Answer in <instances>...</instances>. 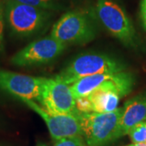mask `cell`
I'll return each mask as SVG.
<instances>
[{"instance_id":"6da1fadb","label":"cell","mask_w":146,"mask_h":146,"mask_svg":"<svg viewBox=\"0 0 146 146\" xmlns=\"http://www.w3.org/2000/svg\"><path fill=\"white\" fill-rule=\"evenodd\" d=\"M133 76L125 70L111 74L98 88L76 99V110L81 113H107L118 109L120 99L131 91Z\"/></svg>"},{"instance_id":"7a4b0ae2","label":"cell","mask_w":146,"mask_h":146,"mask_svg":"<svg viewBox=\"0 0 146 146\" xmlns=\"http://www.w3.org/2000/svg\"><path fill=\"white\" fill-rule=\"evenodd\" d=\"M78 113L87 146H107L118 140L123 108L107 113Z\"/></svg>"},{"instance_id":"3957f363","label":"cell","mask_w":146,"mask_h":146,"mask_svg":"<svg viewBox=\"0 0 146 146\" xmlns=\"http://www.w3.org/2000/svg\"><path fill=\"white\" fill-rule=\"evenodd\" d=\"M4 16L7 24L13 34L28 36L40 31L49 20V10L17 3L13 0H3Z\"/></svg>"},{"instance_id":"277c9868","label":"cell","mask_w":146,"mask_h":146,"mask_svg":"<svg viewBox=\"0 0 146 146\" xmlns=\"http://www.w3.org/2000/svg\"><path fill=\"white\" fill-rule=\"evenodd\" d=\"M125 70L124 66L108 55L89 53L73 59L57 76L63 82L72 84L78 80L96 74L115 73Z\"/></svg>"},{"instance_id":"5b68a950","label":"cell","mask_w":146,"mask_h":146,"mask_svg":"<svg viewBox=\"0 0 146 146\" xmlns=\"http://www.w3.org/2000/svg\"><path fill=\"white\" fill-rule=\"evenodd\" d=\"M50 36L68 46L84 43L95 36V29L89 16L80 11L65 13L54 25Z\"/></svg>"},{"instance_id":"8992f818","label":"cell","mask_w":146,"mask_h":146,"mask_svg":"<svg viewBox=\"0 0 146 146\" xmlns=\"http://www.w3.org/2000/svg\"><path fill=\"white\" fill-rule=\"evenodd\" d=\"M97 16L110 33L127 46L136 42V33L129 18L116 3L99 0L96 7Z\"/></svg>"},{"instance_id":"52a82bcc","label":"cell","mask_w":146,"mask_h":146,"mask_svg":"<svg viewBox=\"0 0 146 146\" xmlns=\"http://www.w3.org/2000/svg\"><path fill=\"white\" fill-rule=\"evenodd\" d=\"M67 46L52 36L37 39L16 53L11 63L17 67H31L53 61L66 49Z\"/></svg>"},{"instance_id":"ba28073f","label":"cell","mask_w":146,"mask_h":146,"mask_svg":"<svg viewBox=\"0 0 146 146\" xmlns=\"http://www.w3.org/2000/svg\"><path fill=\"white\" fill-rule=\"evenodd\" d=\"M38 102L52 114H70L76 110V98L70 84L63 82L57 76L45 78Z\"/></svg>"},{"instance_id":"9c48e42d","label":"cell","mask_w":146,"mask_h":146,"mask_svg":"<svg viewBox=\"0 0 146 146\" xmlns=\"http://www.w3.org/2000/svg\"><path fill=\"white\" fill-rule=\"evenodd\" d=\"M21 101L42 117L53 140L57 141L65 137L82 136L81 126L76 110L70 114H52L46 111L33 100L21 99Z\"/></svg>"},{"instance_id":"30bf717a","label":"cell","mask_w":146,"mask_h":146,"mask_svg":"<svg viewBox=\"0 0 146 146\" xmlns=\"http://www.w3.org/2000/svg\"><path fill=\"white\" fill-rule=\"evenodd\" d=\"M44 77L0 69V89L18 99L39 101L42 95Z\"/></svg>"},{"instance_id":"8fae6325","label":"cell","mask_w":146,"mask_h":146,"mask_svg":"<svg viewBox=\"0 0 146 146\" xmlns=\"http://www.w3.org/2000/svg\"><path fill=\"white\" fill-rule=\"evenodd\" d=\"M143 122H146V95L141 94L127 101L123 107L119 137L127 135L131 128Z\"/></svg>"},{"instance_id":"7c38bea8","label":"cell","mask_w":146,"mask_h":146,"mask_svg":"<svg viewBox=\"0 0 146 146\" xmlns=\"http://www.w3.org/2000/svg\"><path fill=\"white\" fill-rule=\"evenodd\" d=\"M127 134L132 143H146V122L134 126Z\"/></svg>"},{"instance_id":"4fadbf2b","label":"cell","mask_w":146,"mask_h":146,"mask_svg":"<svg viewBox=\"0 0 146 146\" xmlns=\"http://www.w3.org/2000/svg\"><path fill=\"white\" fill-rule=\"evenodd\" d=\"M17 3L40 7L46 10H51L56 5V0H13Z\"/></svg>"},{"instance_id":"5bb4252c","label":"cell","mask_w":146,"mask_h":146,"mask_svg":"<svg viewBox=\"0 0 146 146\" xmlns=\"http://www.w3.org/2000/svg\"><path fill=\"white\" fill-rule=\"evenodd\" d=\"M54 146H87L82 136H69L56 141Z\"/></svg>"},{"instance_id":"9a60e30c","label":"cell","mask_w":146,"mask_h":146,"mask_svg":"<svg viewBox=\"0 0 146 146\" xmlns=\"http://www.w3.org/2000/svg\"><path fill=\"white\" fill-rule=\"evenodd\" d=\"M4 3L0 0V54L3 49V31H4Z\"/></svg>"},{"instance_id":"2e32d148","label":"cell","mask_w":146,"mask_h":146,"mask_svg":"<svg viewBox=\"0 0 146 146\" xmlns=\"http://www.w3.org/2000/svg\"><path fill=\"white\" fill-rule=\"evenodd\" d=\"M141 13L143 25H144V27H145L146 30V0H143L142 3H141Z\"/></svg>"},{"instance_id":"e0dca14e","label":"cell","mask_w":146,"mask_h":146,"mask_svg":"<svg viewBox=\"0 0 146 146\" xmlns=\"http://www.w3.org/2000/svg\"><path fill=\"white\" fill-rule=\"evenodd\" d=\"M125 146H146V143H132Z\"/></svg>"},{"instance_id":"ac0fdd59","label":"cell","mask_w":146,"mask_h":146,"mask_svg":"<svg viewBox=\"0 0 146 146\" xmlns=\"http://www.w3.org/2000/svg\"><path fill=\"white\" fill-rule=\"evenodd\" d=\"M36 146H47L46 145H45V144H42V143H39L38 145Z\"/></svg>"}]
</instances>
